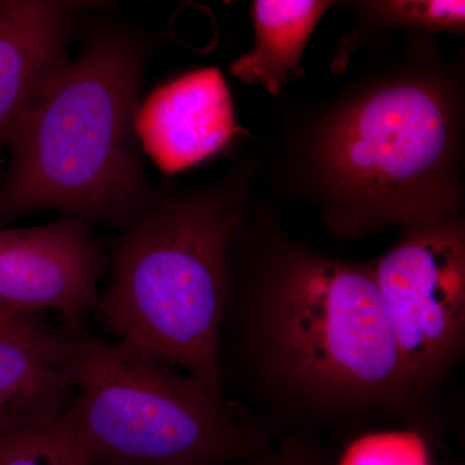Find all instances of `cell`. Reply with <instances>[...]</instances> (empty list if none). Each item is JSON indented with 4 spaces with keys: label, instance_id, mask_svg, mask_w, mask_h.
<instances>
[{
    "label": "cell",
    "instance_id": "cell-7",
    "mask_svg": "<svg viewBox=\"0 0 465 465\" xmlns=\"http://www.w3.org/2000/svg\"><path fill=\"white\" fill-rule=\"evenodd\" d=\"M103 253L91 223L73 215L29 228L0 229V293L16 312L54 309L82 331L99 302Z\"/></svg>",
    "mask_w": 465,
    "mask_h": 465
},
{
    "label": "cell",
    "instance_id": "cell-3",
    "mask_svg": "<svg viewBox=\"0 0 465 465\" xmlns=\"http://www.w3.org/2000/svg\"><path fill=\"white\" fill-rule=\"evenodd\" d=\"M66 420L88 465H228L264 448L192 376L84 330L75 335Z\"/></svg>",
    "mask_w": 465,
    "mask_h": 465
},
{
    "label": "cell",
    "instance_id": "cell-8",
    "mask_svg": "<svg viewBox=\"0 0 465 465\" xmlns=\"http://www.w3.org/2000/svg\"><path fill=\"white\" fill-rule=\"evenodd\" d=\"M45 312L0 327V434L60 423L74 397L75 335Z\"/></svg>",
    "mask_w": 465,
    "mask_h": 465
},
{
    "label": "cell",
    "instance_id": "cell-2",
    "mask_svg": "<svg viewBox=\"0 0 465 465\" xmlns=\"http://www.w3.org/2000/svg\"><path fill=\"white\" fill-rule=\"evenodd\" d=\"M237 219L211 200L153 203L112 249V282L94 313L127 347L220 396L219 330Z\"/></svg>",
    "mask_w": 465,
    "mask_h": 465
},
{
    "label": "cell",
    "instance_id": "cell-14",
    "mask_svg": "<svg viewBox=\"0 0 465 465\" xmlns=\"http://www.w3.org/2000/svg\"><path fill=\"white\" fill-rule=\"evenodd\" d=\"M376 11L391 20L407 25L427 29H463L465 3L451 0H424V2L371 3Z\"/></svg>",
    "mask_w": 465,
    "mask_h": 465
},
{
    "label": "cell",
    "instance_id": "cell-5",
    "mask_svg": "<svg viewBox=\"0 0 465 465\" xmlns=\"http://www.w3.org/2000/svg\"><path fill=\"white\" fill-rule=\"evenodd\" d=\"M445 108L414 84L376 92L333 127L327 158L345 186L376 200H400L440 173L448 154Z\"/></svg>",
    "mask_w": 465,
    "mask_h": 465
},
{
    "label": "cell",
    "instance_id": "cell-11",
    "mask_svg": "<svg viewBox=\"0 0 465 465\" xmlns=\"http://www.w3.org/2000/svg\"><path fill=\"white\" fill-rule=\"evenodd\" d=\"M330 2L258 0L253 3L256 41L232 64L231 73L246 84H262L278 94L289 79L304 75L302 52Z\"/></svg>",
    "mask_w": 465,
    "mask_h": 465
},
{
    "label": "cell",
    "instance_id": "cell-10",
    "mask_svg": "<svg viewBox=\"0 0 465 465\" xmlns=\"http://www.w3.org/2000/svg\"><path fill=\"white\" fill-rule=\"evenodd\" d=\"M75 3L0 0V143L67 61Z\"/></svg>",
    "mask_w": 465,
    "mask_h": 465
},
{
    "label": "cell",
    "instance_id": "cell-15",
    "mask_svg": "<svg viewBox=\"0 0 465 465\" xmlns=\"http://www.w3.org/2000/svg\"><path fill=\"white\" fill-rule=\"evenodd\" d=\"M249 465H321L313 455H309L302 450L284 448L280 452L269 457L255 459Z\"/></svg>",
    "mask_w": 465,
    "mask_h": 465
},
{
    "label": "cell",
    "instance_id": "cell-1",
    "mask_svg": "<svg viewBox=\"0 0 465 465\" xmlns=\"http://www.w3.org/2000/svg\"><path fill=\"white\" fill-rule=\"evenodd\" d=\"M145 61L134 39L106 32L45 82L3 137L0 229L45 208L122 228L148 211L136 131Z\"/></svg>",
    "mask_w": 465,
    "mask_h": 465
},
{
    "label": "cell",
    "instance_id": "cell-12",
    "mask_svg": "<svg viewBox=\"0 0 465 465\" xmlns=\"http://www.w3.org/2000/svg\"><path fill=\"white\" fill-rule=\"evenodd\" d=\"M0 465H88L66 418L60 423L0 434Z\"/></svg>",
    "mask_w": 465,
    "mask_h": 465
},
{
    "label": "cell",
    "instance_id": "cell-16",
    "mask_svg": "<svg viewBox=\"0 0 465 465\" xmlns=\"http://www.w3.org/2000/svg\"><path fill=\"white\" fill-rule=\"evenodd\" d=\"M18 313H21V312L14 311V309L9 307L7 302L0 293V327L5 326V323H8Z\"/></svg>",
    "mask_w": 465,
    "mask_h": 465
},
{
    "label": "cell",
    "instance_id": "cell-9",
    "mask_svg": "<svg viewBox=\"0 0 465 465\" xmlns=\"http://www.w3.org/2000/svg\"><path fill=\"white\" fill-rule=\"evenodd\" d=\"M136 131L150 158L171 174L215 154L242 128L222 73L207 67L153 92L137 112Z\"/></svg>",
    "mask_w": 465,
    "mask_h": 465
},
{
    "label": "cell",
    "instance_id": "cell-4",
    "mask_svg": "<svg viewBox=\"0 0 465 465\" xmlns=\"http://www.w3.org/2000/svg\"><path fill=\"white\" fill-rule=\"evenodd\" d=\"M256 331L275 381L309 406L351 409L409 393L374 271L316 260L291 265Z\"/></svg>",
    "mask_w": 465,
    "mask_h": 465
},
{
    "label": "cell",
    "instance_id": "cell-6",
    "mask_svg": "<svg viewBox=\"0 0 465 465\" xmlns=\"http://www.w3.org/2000/svg\"><path fill=\"white\" fill-rule=\"evenodd\" d=\"M390 313L407 391L460 354L465 338V250L460 232L430 229L391 251L374 271Z\"/></svg>",
    "mask_w": 465,
    "mask_h": 465
},
{
    "label": "cell",
    "instance_id": "cell-13",
    "mask_svg": "<svg viewBox=\"0 0 465 465\" xmlns=\"http://www.w3.org/2000/svg\"><path fill=\"white\" fill-rule=\"evenodd\" d=\"M339 465H430V459L418 434L379 433L351 443Z\"/></svg>",
    "mask_w": 465,
    "mask_h": 465
}]
</instances>
